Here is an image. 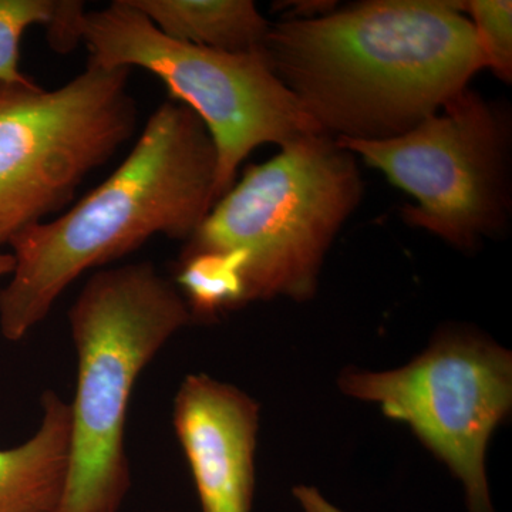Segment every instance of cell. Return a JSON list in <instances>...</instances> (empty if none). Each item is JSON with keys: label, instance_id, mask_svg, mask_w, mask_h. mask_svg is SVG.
I'll return each instance as SVG.
<instances>
[{"label": "cell", "instance_id": "11", "mask_svg": "<svg viewBox=\"0 0 512 512\" xmlns=\"http://www.w3.org/2000/svg\"><path fill=\"white\" fill-rule=\"evenodd\" d=\"M161 33L228 53L264 49L268 20L251 0H128Z\"/></svg>", "mask_w": 512, "mask_h": 512}, {"label": "cell", "instance_id": "18", "mask_svg": "<svg viewBox=\"0 0 512 512\" xmlns=\"http://www.w3.org/2000/svg\"><path fill=\"white\" fill-rule=\"evenodd\" d=\"M156 512H173V511H156Z\"/></svg>", "mask_w": 512, "mask_h": 512}, {"label": "cell", "instance_id": "5", "mask_svg": "<svg viewBox=\"0 0 512 512\" xmlns=\"http://www.w3.org/2000/svg\"><path fill=\"white\" fill-rule=\"evenodd\" d=\"M80 39L92 66L147 70L167 86L171 100L197 114L217 151V201L255 148L322 133L276 76L264 49L228 53L178 42L128 0L84 13Z\"/></svg>", "mask_w": 512, "mask_h": 512}, {"label": "cell", "instance_id": "17", "mask_svg": "<svg viewBox=\"0 0 512 512\" xmlns=\"http://www.w3.org/2000/svg\"><path fill=\"white\" fill-rule=\"evenodd\" d=\"M15 268V258L9 252L0 251V278L12 274Z\"/></svg>", "mask_w": 512, "mask_h": 512}, {"label": "cell", "instance_id": "14", "mask_svg": "<svg viewBox=\"0 0 512 512\" xmlns=\"http://www.w3.org/2000/svg\"><path fill=\"white\" fill-rule=\"evenodd\" d=\"M57 0H0V83H32L20 72V40L33 25L49 26Z\"/></svg>", "mask_w": 512, "mask_h": 512}, {"label": "cell", "instance_id": "2", "mask_svg": "<svg viewBox=\"0 0 512 512\" xmlns=\"http://www.w3.org/2000/svg\"><path fill=\"white\" fill-rule=\"evenodd\" d=\"M215 173L207 128L180 101H164L104 183L55 220L10 239L15 268L0 291L3 338L25 339L84 272L156 235L188 241L217 202Z\"/></svg>", "mask_w": 512, "mask_h": 512}, {"label": "cell", "instance_id": "7", "mask_svg": "<svg viewBox=\"0 0 512 512\" xmlns=\"http://www.w3.org/2000/svg\"><path fill=\"white\" fill-rule=\"evenodd\" d=\"M336 143L416 198L406 224L453 247H476L507 220V127L473 90L403 136Z\"/></svg>", "mask_w": 512, "mask_h": 512}, {"label": "cell", "instance_id": "6", "mask_svg": "<svg viewBox=\"0 0 512 512\" xmlns=\"http://www.w3.org/2000/svg\"><path fill=\"white\" fill-rule=\"evenodd\" d=\"M131 69L87 64L55 90L0 83V247L62 211L133 137Z\"/></svg>", "mask_w": 512, "mask_h": 512}, {"label": "cell", "instance_id": "3", "mask_svg": "<svg viewBox=\"0 0 512 512\" xmlns=\"http://www.w3.org/2000/svg\"><path fill=\"white\" fill-rule=\"evenodd\" d=\"M67 318L77 383L60 512H117L131 485L126 426L134 387L194 319L180 289L151 262L94 272Z\"/></svg>", "mask_w": 512, "mask_h": 512}, {"label": "cell", "instance_id": "1", "mask_svg": "<svg viewBox=\"0 0 512 512\" xmlns=\"http://www.w3.org/2000/svg\"><path fill=\"white\" fill-rule=\"evenodd\" d=\"M264 52L333 140L403 136L485 69L464 2L372 0L269 28Z\"/></svg>", "mask_w": 512, "mask_h": 512}, {"label": "cell", "instance_id": "4", "mask_svg": "<svg viewBox=\"0 0 512 512\" xmlns=\"http://www.w3.org/2000/svg\"><path fill=\"white\" fill-rule=\"evenodd\" d=\"M356 157L326 134L281 147L215 202L183 254H247V303L311 299L330 245L362 198Z\"/></svg>", "mask_w": 512, "mask_h": 512}, {"label": "cell", "instance_id": "13", "mask_svg": "<svg viewBox=\"0 0 512 512\" xmlns=\"http://www.w3.org/2000/svg\"><path fill=\"white\" fill-rule=\"evenodd\" d=\"M464 13L476 33L485 69L504 82L512 77V3L510 0H471Z\"/></svg>", "mask_w": 512, "mask_h": 512}, {"label": "cell", "instance_id": "9", "mask_svg": "<svg viewBox=\"0 0 512 512\" xmlns=\"http://www.w3.org/2000/svg\"><path fill=\"white\" fill-rule=\"evenodd\" d=\"M173 426L202 512H251L258 403L232 384L194 373L175 393Z\"/></svg>", "mask_w": 512, "mask_h": 512}, {"label": "cell", "instance_id": "15", "mask_svg": "<svg viewBox=\"0 0 512 512\" xmlns=\"http://www.w3.org/2000/svg\"><path fill=\"white\" fill-rule=\"evenodd\" d=\"M86 13L83 2L76 0H57L55 18L47 26V40L57 53L72 52L82 42L80 23Z\"/></svg>", "mask_w": 512, "mask_h": 512}, {"label": "cell", "instance_id": "8", "mask_svg": "<svg viewBox=\"0 0 512 512\" xmlns=\"http://www.w3.org/2000/svg\"><path fill=\"white\" fill-rule=\"evenodd\" d=\"M346 396L375 403L403 421L463 484L470 512H494L485 453L512 404V357L487 340L441 338L409 365L389 372H346Z\"/></svg>", "mask_w": 512, "mask_h": 512}, {"label": "cell", "instance_id": "16", "mask_svg": "<svg viewBox=\"0 0 512 512\" xmlns=\"http://www.w3.org/2000/svg\"><path fill=\"white\" fill-rule=\"evenodd\" d=\"M293 494L298 498L305 512H343L326 501L316 488L301 485L293 490Z\"/></svg>", "mask_w": 512, "mask_h": 512}, {"label": "cell", "instance_id": "10", "mask_svg": "<svg viewBox=\"0 0 512 512\" xmlns=\"http://www.w3.org/2000/svg\"><path fill=\"white\" fill-rule=\"evenodd\" d=\"M32 437L0 448V512H60L70 466V407L53 390L42 396Z\"/></svg>", "mask_w": 512, "mask_h": 512}, {"label": "cell", "instance_id": "12", "mask_svg": "<svg viewBox=\"0 0 512 512\" xmlns=\"http://www.w3.org/2000/svg\"><path fill=\"white\" fill-rule=\"evenodd\" d=\"M247 254L205 251L181 255L177 285L192 319H212L247 303Z\"/></svg>", "mask_w": 512, "mask_h": 512}]
</instances>
